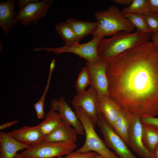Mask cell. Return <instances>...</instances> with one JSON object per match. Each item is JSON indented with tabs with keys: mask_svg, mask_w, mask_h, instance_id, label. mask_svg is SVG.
Wrapping results in <instances>:
<instances>
[{
	"mask_svg": "<svg viewBox=\"0 0 158 158\" xmlns=\"http://www.w3.org/2000/svg\"><path fill=\"white\" fill-rule=\"evenodd\" d=\"M109 97L140 118L158 115V48L148 42L109 62Z\"/></svg>",
	"mask_w": 158,
	"mask_h": 158,
	"instance_id": "6da1fadb",
	"label": "cell"
},
{
	"mask_svg": "<svg viewBox=\"0 0 158 158\" xmlns=\"http://www.w3.org/2000/svg\"><path fill=\"white\" fill-rule=\"evenodd\" d=\"M150 34L136 31L119 32L109 38H103L98 46L99 59L110 62L118 55L138 46L149 42Z\"/></svg>",
	"mask_w": 158,
	"mask_h": 158,
	"instance_id": "7a4b0ae2",
	"label": "cell"
},
{
	"mask_svg": "<svg viewBox=\"0 0 158 158\" xmlns=\"http://www.w3.org/2000/svg\"><path fill=\"white\" fill-rule=\"evenodd\" d=\"M97 20V28L91 35L92 37L112 35L122 31L131 32L135 28L125 18L117 7L111 6L107 9L94 13Z\"/></svg>",
	"mask_w": 158,
	"mask_h": 158,
	"instance_id": "3957f363",
	"label": "cell"
},
{
	"mask_svg": "<svg viewBox=\"0 0 158 158\" xmlns=\"http://www.w3.org/2000/svg\"><path fill=\"white\" fill-rule=\"evenodd\" d=\"M77 116L81 122L85 135L83 145L76 151L80 152L92 151L105 158H119L111 151L97 134L92 120L80 107L74 108Z\"/></svg>",
	"mask_w": 158,
	"mask_h": 158,
	"instance_id": "277c9868",
	"label": "cell"
},
{
	"mask_svg": "<svg viewBox=\"0 0 158 158\" xmlns=\"http://www.w3.org/2000/svg\"><path fill=\"white\" fill-rule=\"evenodd\" d=\"M76 147L75 143L70 142L43 141L31 146L20 154L25 158H53L67 155Z\"/></svg>",
	"mask_w": 158,
	"mask_h": 158,
	"instance_id": "5b68a950",
	"label": "cell"
},
{
	"mask_svg": "<svg viewBox=\"0 0 158 158\" xmlns=\"http://www.w3.org/2000/svg\"><path fill=\"white\" fill-rule=\"evenodd\" d=\"M104 38L102 36H97L93 37L89 41L83 44L79 43L71 46H64L57 48L38 47L34 49V51H46L48 52H53L56 55L64 53H71L85 59L87 61L96 63L100 60L98 54L97 49L100 41Z\"/></svg>",
	"mask_w": 158,
	"mask_h": 158,
	"instance_id": "8992f818",
	"label": "cell"
},
{
	"mask_svg": "<svg viewBox=\"0 0 158 158\" xmlns=\"http://www.w3.org/2000/svg\"><path fill=\"white\" fill-rule=\"evenodd\" d=\"M96 124L103 136L106 146L119 158H137L122 139L109 126L102 115H99Z\"/></svg>",
	"mask_w": 158,
	"mask_h": 158,
	"instance_id": "52a82bcc",
	"label": "cell"
},
{
	"mask_svg": "<svg viewBox=\"0 0 158 158\" xmlns=\"http://www.w3.org/2000/svg\"><path fill=\"white\" fill-rule=\"evenodd\" d=\"M53 1V0H38L28 4L17 13L15 18L16 23L20 22L24 26L31 23L37 25L39 20L47 15Z\"/></svg>",
	"mask_w": 158,
	"mask_h": 158,
	"instance_id": "ba28073f",
	"label": "cell"
},
{
	"mask_svg": "<svg viewBox=\"0 0 158 158\" xmlns=\"http://www.w3.org/2000/svg\"><path fill=\"white\" fill-rule=\"evenodd\" d=\"M109 62L100 59L97 62L87 61L86 63L90 75V85L95 89L99 95L109 97L107 73Z\"/></svg>",
	"mask_w": 158,
	"mask_h": 158,
	"instance_id": "9c48e42d",
	"label": "cell"
},
{
	"mask_svg": "<svg viewBox=\"0 0 158 158\" xmlns=\"http://www.w3.org/2000/svg\"><path fill=\"white\" fill-rule=\"evenodd\" d=\"M98 94L91 85L87 90L75 95L71 101L74 108H81L92 120L94 125L96 124L99 112L98 104Z\"/></svg>",
	"mask_w": 158,
	"mask_h": 158,
	"instance_id": "30bf717a",
	"label": "cell"
},
{
	"mask_svg": "<svg viewBox=\"0 0 158 158\" xmlns=\"http://www.w3.org/2000/svg\"><path fill=\"white\" fill-rule=\"evenodd\" d=\"M140 117L134 114L128 132V145L133 151L142 158H156L154 152L144 145L142 136V123Z\"/></svg>",
	"mask_w": 158,
	"mask_h": 158,
	"instance_id": "8fae6325",
	"label": "cell"
},
{
	"mask_svg": "<svg viewBox=\"0 0 158 158\" xmlns=\"http://www.w3.org/2000/svg\"><path fill=\"white\" fill-rule=\"evenodd\" d=\"M52 109L58 111L63 120L73 127L78 134L84 135L85 134L82 123L63 97L53 100L51 103Z\"/></svg>",
	"mask_w": 158,
	"mask_h": 158,
	"instance_id": "7c38bea8",
	"label": "cell"
},
{
	"mask_svg": "<svg viewBox=\"0 0 158 158\" xmlns=\"http://www.w3.org/2000/svg\"><path fill=\"white\" fill-rule=\"evenodd\" d=\"M7 134L19 142L30 146L42 142L45 137L37 125L31 126H25L14 129Z\"/></svg>",
	"mask_w": 158,
	"mask_h": 158,
	"instance_id": "4fadbf2b",
	"label": "cell"
},
{
	"mask_svg": "<svg viewBox=\"0 0 158 158\" xmlns=\"http://www.w3.org/2000/svg\"><path fill=\"white\" fill-rule=\"evenodd\" d=\"M99 110L107 122L114 130L119 112L121 108L109 97L98 95Z\"/></svg>",
	"mask_w": 158,
	"mask_h": 158,
	"instance_id": "5bb4252c",
	"label": "cell"
},
{
	"mask_svg": "<svg viewBox=\"0 0 158 158\" xmlns=\"http://www.w3.org/2000/svg\"><path fill=\"white\" fill-rule=\"evenodd\" d=\"M15 2L14 0H9L0 3V26L5 35L15 27L16 24Z\"/></svg>",
	"mask_w": 158,
	"mask_h": 158,
	"instance_id": "9a60e30c",
	"label": "cell"
},
{
	"mask_svg": "<svg viewBox=\"0 0 158 158\" xmlns=\"http://www.w3.org/2000/svg\"><path fill=\"white\" fill-rule=\"evenodd\" d=\"M30 146L19 142L7 133L0 131V158H13L18 151Z\"/></svg>",
	"mask_w": 158,
	"mask_h": 158,
	"instance_id": "2e32d148",
	"label": "cell"
},
{
	"mask_svg": "<svg viewBox=\"0 0 158 158\" xmlns=\"http://www.w3.org/2000/svg\"><path fill=\"white\" fill-rule=\"evenodd\" d=\"M77 134L76 130L63 120L53 131L45 136L43 141L70 142L75 143L77 140Z\"/></svg>",
	"mask_w": 158,
	"mask_h": 158,
	"instance_id": "e0dca14e",
	"label": "cell"
},
{
	"mask_svg": "<svg viewBox=\"0 0 158 158\" xmlns=\"http://www.w3.org/2000/svg\"><path fill=\"white\" fill-rule=\"evenodd\" d=\"M134 115L133 113L121 109L119 112L114 129V130L127 145L128 143V131Z\"/></svg>",
	"mask_w": 158,
	"mask_h": 158,
	"instance_id": "ac0fdd59",
	"label": "cell"
},
{
	"mask_svg": "<svg viewBox=\"0 0 158 158\" xmlns=\"http://www.w3.org/2000/svg\"><path fill=\"white\" fill-rule=\"evenodd\" d=\"M80 40L87 35L92 34L97 29L98 24L96 22H90L69 18L66 21Z\"/></svg>",
	"mask_w": 158,
	"mask_h": 158,
	"instance_id": "d6986e66",
	"label": "cell"
},
{
	"mask_svg": "<svg viewBox=\"0 0 158 158\" xmlns=\"http://www.w3.org/2000/svg\"><path fill=\"white\" fill-rule=\"evenodd\" d=\"M56 111L51 109L43 121L37 125L45 136L53 131L63 121L59 113Z\"/></svg>",
	"mask_w": 158,
	"mask_h": 158,
	"instance_id": "ffe728a7",
	"label": "cell"
},
{
	"mask_svg": "<svg viewBox=\"0 0 158 158\" xmlns=\"http://www.w3.org/2000/svg\"><path fill=\"white\" fill-rule=\"evenodd\" d=\"M55 28L58 34L63 40L64 46H71L79 43L80 40L66 22L58 23Z\"/></svg>",
	"mask_w": 158,
	"mask_h": 158,
	"instance_id": "44dd1931",
	"label": "cell"
},
{
	"mask_svg": "<svg viewBox=\"0 0 158 158\" xmlns=\"http://www.w3.org/2000/svg\"><path fill=\"white\" fill-rule=\"evenodd\" d=\"M142 136L144 145L154 152L158 144V129L152 125L142 123Z\"/></svg>",
	"mask_w": 158,
	"mask_h": 158,
	"instance_id": "7402d4cb",
	"label": "cell"
},
{
	"mask_svg": "<svg viewBox=\"0 0 158 158\" xmlns=\"http://www.w3.org/2000/svg\"><path fill=\"white\" fill-rule=\"evenodd\" d=\"M124 16L131 22L137 31L148 34H151L143 14L138 13L127 14L123 15Z\"/></svg>",
	"mask_w": 158,
	"mask_h": 158,
	"instance_id": "603a6c76",
	"label": "cell"
},
{
	"mask_svg": "<svg viewBox=\"0 0 158 158\" xmlns=\"http://www.w3.org/2000/svg\"><path fill=\"white\" fill-rule=\"evenodd\" d=\"M149 11L148 0H133L129 6L121 11L123 15L131 13L144 14Z\"/></svg>",
	"mask_w": 158,
	"mask_h": 158,
	"instance_id": "cb8c5ba5",
	"label": "cell"
},
{
	"mask_svg": "<svg viewBox=\"0 0 158 158\" xmlns=\"http://www.w3.org/2000/svg\"><path fill=\"white\" fill-rule=\"evenodd\" d=\"M90 84V74L85 66L80 71L75 83V87L77 94H81L84 92L87 86Z\"/></svg>",
	"mask_w": 158,
	"mask_h": 158,
	"instance_id": "d4e9b609",
	"label": "cell"
},
{
	"mask_svg": "<svg viewBox=\"0 0 158 158\" xmlns=\"http://www.w3.org/2000/svg\"><path fill=\"white\" fill-rule=\"evenodd\" d=\"M143 15L151 34L158 32V14L149 11Z\"/></svg>",
	"mask_w": 158,
	"mask_h": 158,
	"instance_id": "484cf974",
	"label": "cell"
},
{
	"mask_svg": "<svg viewBox=\"0 0 158 158\" xmlns=\"http://www.w3.org/2000/svg\"><path fill=\"white\" fill-rule=\"evenodd\" d=\"M97 154L92 151L80 152L75 151L70 153L65 157L60 156L56 158H94Z\"/></svg>",
	"mask_w": 158,
	"mask_h": 158,
	"instance_id": "4316f807",
	"label": "cell"
},
{
	"mask_svg": "<svg viewBox=\"0 0 158 158\" xmlns=\"http://www.w3.org/2000/svg\"><path fill=\"white\" fill-rule=\"evenodd\" d=\"M140 119L142 123L151 125L158 129V118L146 117L140 118Z\"/></svg>",
	"mask_w": 158,
	"mask_h": 158,
	"instance_id": "83f0119b",
	"label": "cell"
},
{
	"mask_svg": "<svg viewBox=\"0 0 158 158\" xmlns=\"http://www.w3.org/2000/svg\"><path fill=\"white\" fill-rule=\"evenodd\" d=\"M150 11L158 14V0H148Z\"/></svg>",
	"mask_w": 158,
	"mask_h": 158,
	"instance_id": "f1b7e54d",
	"label": "cell"
},
{
	"mask_svg": "<svg viewBox=\"0 0 158 158\" xmlns=\"http://www.w3.org/2000/svg\"><path fill=\"white\" fill-rule=\"evenodd\" d=\"M38 1V0H18V1L19 8L20 11L28 4Z\"/></svg>",
	"mask_w": 158,
	"mask_h": 158,
	"instance_id": "f546056e",
	"label": "cell"
},
{
	"mask_svg": "<svg viewBox=\"0 0 158 158\" xmlns=\"http://www.w3.org/2000/svg\"><path fill=\"white\" fill-rule=\"evenodd\" d=\"M18 122V120H15L2 124L0 126V130H1L9 128L13 125L17 123Z\"/></svg>",
	"mask_w": 158,
	"mask_h": 158,
	"instance_id": "4dcf8cb0",
	"label": "cell"
},
{
	"mask_svg": "<svg viewBox=\"0 0 158 158\" xmlns=\"http://www.w3.org/2000/svg\"><path fill=\"white\" fill-rule=\"evenodd\" d=\"M114 2L118 5L129 6L133 0H114Z\"/></svg>",
	"mask_w": 158,
	"mask_h": 158,
	"instance_id": "1f68e13d",
	"label": "cell"
},
{
	"mask_svg": "<svg viewBox=\"0 0 158 158\" xmlns=\"http://www.w3.org/2000/svg\"><path fill=\"white\" fill-rule=\"evenodd\" d=\"M150 35L152 42L158 48V32L152 33Z\"/></svg>",
	"mask_w": 158,
	"mask_h": 158,
	"instance_id": "d6a6232c",
	"label": "cell"
},
{
	"mask_svg": "<svg viewBox=\"0 0 158 158\" xmlns=\"http://www.w3.org/2000/svg\"><path fill=\"white\" fill-rule=\"evenodd\" d=\"M154 152L156 156V158H158V144L155 147Z\"/></svg>",
	"mask_w": 158,
	"mask_h": 158,
	"instance_id": "836d02e7",
	"label": "cell"
},
{
	"mask_svg": "<svg viewBox=\"0 0 158 158\" xmlns=\"http://www.w3.org/2000/svg\"><path fill=\"white\" fill-rule=\"evenodd\" d=\"M13 158H25L23 156H22L20 154H19L17 153Z\"/></svg>",
	"mask_w": 158,
	"mask_h": 158,
	"instance_id": "e575fe53",
	"label": "cell"
},
{
	"mask_svg": "<svg viewBox=\"0 0 158 158\" xmlns=\"http://www.w3.org/2000/svg\"><path fill=\"white\" fill-rule=\"evenodd\" d=\"M94 158H105L104 157L102 156L101 155L97 154L96 155Z\"/></svg>",
	"mask_w": 158,
	"mask_h": 158,
	"instance_id": "d590c367",
	"label": "cell"
},
{
	"mask_svg": "<svg viewBox=\"0 0 158 158\" xmlns=\"http://www.w3.org/2000/svg\"></svg>",
	"mask_w": 158,
	"mask_h": 158,
	"instance_id": "8d00e7d4",
	"label": "cell"
}]
</instances>
